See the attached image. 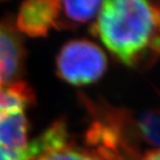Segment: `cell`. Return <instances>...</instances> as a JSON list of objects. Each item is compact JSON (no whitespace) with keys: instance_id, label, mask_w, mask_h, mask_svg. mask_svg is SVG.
Instances as JSON below:
<instances>
[{"instance_id":"9c48e42d","label":"cell","mask_w":160,"mask_h":160,"mask_svg":"<svg viewBox=\"0 0 160 160\" xmlns=\"http://www.w3.org/2000/svg\"><path fill=\"white\" fill-rule=\"evenodd\" d=\"M139 160H159V151L157 149L148 151Z\"/></svg>"},{"instance_id":"ba28073f","label":"cell","mask_w":160,"mask_h":160,"mask_svg":"<svg viewBox=\"0 0 160 160\" xmlns=\"http://www.w3.org/2000/svg\"><path fill=\"white\" fill-rule=\"evenodd\" d=\"M0 160H22V155L0 147Z\"/></svg>"},{"instance_id":"5b68a950","label":"cell","mask_w":160,"mask_h":160,"mask_svg":"<svg viewBox=\"0 0 160 160\" xmlns=\"http://www.w3.org/2000/svg\"><path fill=\"white\" fill-rule=\"evenodd\" d=\"M25 57L23 41L14 24L9 20L0 21V86L20 80Z\"/></svg>"},{"instance_id":"52a82bcc","label":"cell","mask_w":160,"mask_h":160,"mask_svg":"<svg viewBox=\"0 0 160 160\" xmlns=\"http://www.w3.org/2000/svg\"><path fill=\"white\" fill-rule=\"evenodd\" d=\"M34 160H102L88 149L80 148L72 140L43 153Z\"/></svg>"},{"instance_id":"6da1fadb","label":"cell","mask_w":160,"mask_h":160,"mask_svg":"<svg viewBox=\"0 0 160 160\" xmlns=\"http://www.w3.org/2000/svg\"><path fill=\"white\" fill-rule=\"evenodd\" d=\"M92 33L125 66H143L159 52L158 6L153 0H103Z\"/></svg>"},{"instance_id":"277c9868","label":"cell","mask_w":160,"mask_h":160,"mask_svg":"<svg viewBox=\"0 0 160 160\" xmlns=\"http://www.w3.org/2000/svg\"><path fill=\"white\" fill-rule=\"evenodd\" d=\"M60 0H24L19 8L16 29L30 38L46 37L51 28H59Z\"/></svg>"},{"instance_id":"8992f818","label":"cell","mask_w":160,"mask_h":160,"mask_svg":"<svg viewBox=\"0 0 160 160\" xmlns=\"http://www.w3.org/2000/svg\"><path fill=\"white\" fill-rule=\"evenodd\" d=\"M103 0H60L62 12L65 15V21L62 27H65L66 22L69 26H78L91 22L97 17Z\"/></svg>"},{"instance_id":"7a4b0ae2","label":"cell","mask_w":160,"mask_h":160,"mask_svg":"<svg viewBox=\"0 0 160 160\" xmlns=\"http://www.w3.org/2000/svg\"><path fill=\"white\" fill-rule=\"evenodd\" d=\"M34 102L32 89L23 80L0 86V147L20 153L27 146L25 111ZM23 160V159H22Z\"/></svg>"},{"instance_id":"3957f363","label":"cell","mask_w":160,"mask_h":160,"mask_svg":"<svg viewBox=\"0 0 160 160\" xmlns=\"http://www.w3.org/2000/svg\"><path fill=\"white\" fill-rule=\"evenodd\" d=\"M107 70L104 51L88 40H73L60 49L56 58V73L72 85H86L98 81Z\"/></svg>"}]
</instances>
